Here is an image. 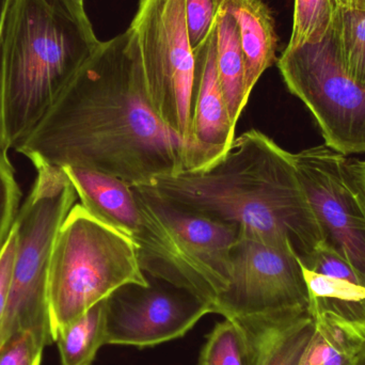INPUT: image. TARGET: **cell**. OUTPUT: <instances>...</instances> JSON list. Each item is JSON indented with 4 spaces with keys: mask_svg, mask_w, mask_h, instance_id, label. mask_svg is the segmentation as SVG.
Segmentation results:
<instances>
[{
    "mask_svg": "<svg viewBox=\"0 0 365 365\" xmlns=\"http://www.w3.org/2000/svg\"><path fill=\"white\" fill-rule=\"evenodd\" d=\"M14 151L31 163L90 169L130 186L191 168L190 147L152 107L130 28L101 42Z\"/></svg>",
    "mask_w": 365,
    "mask_h": 365,
    "instance_id": "cell-1",
    "label": "cell"
},
{
    "mask_svg": "<svg viewBox=\"0 0 365 365\" xmlns=\"http://www.w3.org/2000/svg\"><path fill=\"white\" fill-rule=\"evenodd\" d=\"M145 186L182 210L291 249L304 267L323 245L293 153L259 130L234 139L206 170L164 175Z\"/></svg>",
    "mask_w": 365,
    "mask_h": 365,
    "instance_id": "cell-2",
    "label": "cell"
},
{
    "mask_svg": "<svg viewBox=\"0 0 365 365\" xmlns=\"http://www.w3.org/2000/svg\"><path fill=\"white\" fill-rule=\"evenodd\" d=\"M101 41L62 0H10L0 34V149L45 117Z\"/></svg>",
    "mask_w": 365,
    "mask_h": 365,
    "instance_id": "cell-3",
    "label": "cell"
},
{
    "mask_svg": "<svg viewBox=\"0 0 365 365\" xmlns=\"http://www.w3.org/2000/svg\"><path fill=\"white\" fill-rule=\"evenodd\" d=\"M132 189L139 220L130 240L145 276L185 289L212 308L229 287L237 227L182 210L145 185Z\"/></svg>",
    "mask_w": 365,
    "mask_h": 365,
    "instance_id": "cell-4",
    "label": "cell"
},
{
    "mask_svg": "<svg viewBox=\"0 0 365 365\" xmlns=\"http://www.w3.org/2000/svg\"><path fill=\"white\" fill-rule=\"evenodd\" d=\"M128 284L149 285L136 245L75 204L51 252L48 302L53 341L60 330Z\"/></svg>",
    "mask_w": 365,
    "mask_h": 365,
    "instance_id": "cell-5",
    "label": "cell"
},
{
    "mask_svg": "<svg viewBox=\"0 0 365 365\" xmlns=\"http://www.w3.org/2000/svg\"><path fill=\"white\" fill-rule=\"evenodd\" d=\"M36 177L14 223L16 253L0 345L13 334L34 331L53 344L49 319L48 278L51 252L77 192L63 168L32 163Z\"/></svg>",
    "mask_w": 365,
    "mask_h": 365,
    "instance_id": "cell-6",
    "label": "cell"
},
{
    "mask_svg": "<svg viewBox=\"0 0 365 365\" xmlns=\"http://www.w3.org/2000/svg\"><path fill=\"white\" fill-rule=\"evenodd\" d=\"M279 71L317 120L325 145L344 155L365 153V86L347 74L336 17L323 40L285 48Z\"/></svg>",
    "mask_w": 365,
    "mask_h": 365,
    "instance_id": "cell-7",
    "label": "cell"
},
{
    "mask_svg": "<svg viewBox=\"0 0 365 365\" xmlns=\"http://www.w3.org/2000/svg\"><path fill=\"white\" fill-rule=\"evenodd\" d=\"M128 28L136 38L154 111L191 150L195 53L187 28L186 0H139Z\"/></svg>",
    "mask_w": 365,
    "mask_h": 365,
    "instance_id": "cell-8",
    "label": "cell"
},
{
    "mask_svg": "<svg viewBox=\"0 0 365 365\" xmlns=\"http://www.w3.org/2000/svg\"><path fill=\"white\" fill-rule=\"evenodd\" d=\"M310 295L299 257L291 250L238 231L229 287L212 304L225 319H265L309 312Z\"/></svg>",
    "mask_w": 365,
    "mask_h": 365,
    "instance_id": "cell-9",
    "label": "cell"
},
{
    "mask_svg": "<svg viewBox=\"0 0 365 365\" xmlns=\"http://www.w3.org/2000/svg\"><path fill=\"white\" fill-rule=\"evenodd\" d=\"M293 162L324 246L343 257L365 285V186L358 160L323 145L293 154Z\"/></svg>",
    "mask_w": 365,
    "mask_h": 365,
    "instance_id": "cell-10",
    "label": "cell"
},
{
    "mask_svg": "<svg viewBox=\"0 0 365 365\" xmlns=\"http://www.w3.org/2000/svg\"><path fill=\"white\" fill-rule=\"evenodd\" d=\"M149 279L148 287L128 284L106 299V344L154 346L185 336L208 302L170 283Z\"/></svg>",
    "mask_w": 365,
    "mask_h": 365,
    "instance_id": "cell-11",
    "label": "cell"
},
{
    "mask_svg": "<svg viewBox=\"0 0 365 365\" xmlns=\"http://www.w3.org/2000/svg\"><path fill=\"white\" fill-rule=\"evenodd\" d=\"M191 98V169L202 171L222 160L235 139V128L217 70L216 27L195 51Z\"/></svg>",
    "mask_w": 365,
    "mask_h": 365,
    "instance_id": "cell-12",
    "label": "cell"
},
{
    "mask_svg": "<svg viewBox=\"0 0 365 365\" xmlns=\"http://www.w3.org/2000/svg\"><path fill=\"white\" fill-rule=\"evenodd\" d=\"M81 205L96 218L130 238L139 212L132 186L117 178L90 169L64 167Z\"/></svg>",
    "mask_w": 365,
    "mask_h": 365,
    "instance_id": "cell-13",
    "label": "cell"
},
{
    "mask_svg": "<svg viewBox=\"0 0 365 365\" xmlns=\"http://www.w3.org/2000/svg\"><path fill=\"white\" fill-rule=\"evenodd\" d=\"M252 344V365H299L315 334L310 312L280 319H237Z\"/></svg>",
    "mask_w": 365,
    "mask_h": 365,
    "instance_id": "cell-14",
    "label": "cell"
},
{
    "mask_svg": "<svg viewBox=\"0 0 365 365\" xmlns=\"http://www.w3.org/2000/svg\"><path fill=\"white\" fill-rule=\"evenodd\" d=\"M221 10L237 24L246 68V92L251 96L259 77L276 62L274 21L263 0H221Z\"/></svg>",
    "mask_w": 365,
    "mask_h": 365,
    "instance_id": "cell-15",
    "label": "cell"
},
{
    "mask_svg": "<svg viewBox=\"0 0 365 365\" xmlns=\"http://www.w3.org/2000/svg\"><path fill=\"white\" fill-rule=\"evenodd\" d=\"M302 270L310 295V314L334 319L365 340L364 285L317 274L304 266Z\"/></svg>",
    "mask_w": 365,
    "mask_h": 365,
    "instance_id": "cell-16",
    "label": "cell"
},
{
    "mask_svg": "<svg viewBox=\"0 0 365 365\" xmlns=\"http://www.w3.org/2000/svg\"><path fill=\"white\" fill-rule=\"evenodd\" d=\"M217 70L234 125L250 96L246 92V68L240 32L234 17L219 9L216 21Z\"/></svg>",
    "mask_w": 365,
    "mask_h": 365,
    "instance_id": "cell-17",
    "label": "cell"
},
{
    "mask_svg": "<svg viewBox=\"0 0 365 365\" xmlns=\"http://www.w3.org/2000/svg\"><path fill=\"white\" fill-rule=\"evenodd\" d=\"M55 342L62 365H92L106 344V299L60 330Z\"/></svg>",
    "mask_w": 365,
    "mask_h": 365,
    "instance_id": "cell-18",
    "label": "cell"
},
{
    "mask_svg": "<svg viewBox=\"0 0 365 365\" xmlns=\"http://www.w3.org/2000/svg\"><path fill=\"white\" fill-rule=\"evenodd\" d=\"M315 334L299 365H347L353 361L364 339L338 322L313 317Z\"/></svg>",
    "mask_w": 365,
    "mask_h": 365,
    "instance_id": "cell-19",
    "label": "cell"
},
{
    "mask_svg": "<svg viewBox=\"0 0 365 365\" xmlns=\"http://www.w3.org/2000/svg\"><path fill=\"white\" fill-rule=\"evenodd\" d=\"M250 336L237 319L217 324L200 356L199 365H252Z\"/></svg>",
    "mask_w": 365,
    "mask_h": 365,
    "instance_id": "cell-20",
    "label": "cell"
},
{
    "mask_svg": "<svg viewBox=\"0 0 365 365\" xmlns=\"http://www.w3.org/2000/svg\"><path fill=\"white\" fill-rule=\"evenodd\" d=\"M336 21L347 74L365 86V10L339 6Z\"/></svg>",
    "mask_w": 365,
    "mask_h": 365,
    "instance_id": "cell-21",
    "label": "cell"
},
{
    "mask_svg": "<svg viewBox=\"0 0 365 365\" xmlns=\"http://www.w3.org/2000/svg\"><path fill=\"white\" fill-rule=\"evenodd\" d=\"M338 8L334 0H295L293 30L287 48L323 40L334 24Z\"/></svg>",
    "mask_w": 365,
    "mask_h": 365,
    "instance_id": "cell-22",
    "label": "cell"
},
{
    "mask_svg": "<svg viewBox=\"0 0 365 365\" xmlns=\"http://www.w3.org/2000/svg\"><path fill=\"white\" fill-rule=\"evenodd\" d=\"M21 191L8 152L0 149V252L14 227Z\"/></svg>",
    "mask_w": 365,
    "mask_h": 365,
    "instance_id": "cell-23",
    "label": "cell"
},
{
    "mask_svg": "<svg viewBox=\"0 0 365 365\" xmlns=\"http://www.w3.org/2000/svg\"><path fill=\"white\" fill-rule=\"evenodd\" d=\"M45 346L34 331L17 332L0 345V365H41Z\"/></svg>",
    "mask_w": 365,
    "mask_h": 365,
    "instance_id": "cell-24",
    "label": "cell"
},
{
    "mask_svg": "<svg viewBox=\"0 0 365 365\" xmlns=\"http://www.w3.org/2000/svg\"><path fill=\"white\" fill-rule=\"evenodd\" d=\"M221 0H186V21L193 53L210 38L216 27Z\"/></svg>",
    "mask_w": 365,
    "mask_h": 365,
    "instance_id": "cell-25",
    "label": "cell"
},
{
    "mask_svg": "<svg viewBox=\"0 0 365 365\" xmlns=\"http://www.w3.org/2000/svg\"><path fill=\"white\" fill-rule=\"evenodd\" d=\"M16 232L14 227L0 252V327L4 322L12 283L13 265L16 253Z\"/></svg>",
    "mask_w": 365,
    "mask_h": 365,
    "instance_id": "cell-26",
    "label": "cell"
},
{
    "mask_svg": "<svg viewBox=\"0 0 365 365\" xmlns=\"http://www.w3.org/2000/svg\"><path fill=\"white\" fill-rule=\"evenodd\" d=\"M75 14L79 15V16H87L85 11V4L83 1L85 0H62Z\"/></svg>",
    "mask_w": 365,
    "mask_h": 365,
    "instance_id": "cell-27",
    "label": "cell"
},
{
    "mask_svg": "<svg viewBox=\"0 0 365 365\" xmlns=\"http://www.w3.org/2000/svg\"><path fill=\"white\" fill-rule=\"evenodd\" d=\"M353 365H365V340L360 345L353 359Z\"/></svg>",
    "mask_w": 365,
    "mask_h": 365,
    "instance_id": "cell-28",
    "label": "cell"
},
{
    "mask_svg": "<svg viewBox=\"0 0 365 365\" xmlns=\"http://www.w3.org/2000/svg\"><path fill=\"white\" fill-rule=\"evenodd\" d=\"M9 4H10V0H0V34H1L2 25H4V19L6 10H8Z\"/></svg>",
    "mask_w": 365,
    "mask_h": 365,
    "instance_id": "cell-29",
    "label": "cell"
},
{
    "mask_svg": "<svg viewBox=\"0 0 365 365\" xmlns=\"http://www.w3.org/2000/svg\"><path fill=\"white\" fill-rule=\"evenodd\" d=\"M347 6L365 10V0H347Z\"/></svg>",
    "mask_w": 365,
    "mask_h": 365,
    "instance_id": "cell-30",
    "label": "cell"
},
{
    "mask_svg": "<svg viewBox=\"0 0 365 365\" xmlns=\"http://www.w3.org/2000/svg\"><path fill=\"white\" fill-rule=\"evenodd\" d=\"M358 169H359L360 175L365 186V160H358Z\"/></svg>",
    "mask_w": 365,
    "mask_h": 365,
    "instance_id": "cell-31",
    "label": "cell"
},
{
    "mask_svg": "<svg viewBox=\"0 0 365 365\" xmlns=\"http://www.w3.org/2000/svg\"><path fill=\"white\" fill-rule=\"evenodd\" d=\"M336 6H347V0H334Z\"/></svg>",
    "mask_w": 365,
    "mask_h": 365,
    "instance_id": "cell-32",
    "label": "cell"
},
{
    "mask_svg": "<svg viewBox=\"0 0 365 365\" xmlns=\"http://www.w3.org/2000/svg\"><path fill=\"white\" fill-rule=\"evenodd\" d=\"M347 365H353V361H351V364H349Z\"/></svg>",
    "mask_w": 365,
    "mask_h": 365,
    "instance_id": "cell-33",
    "label": "cell"
}]
</instances>
